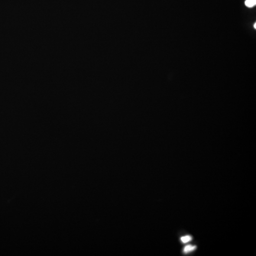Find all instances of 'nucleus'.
<instances>
[{
    "label": "nucleus",
    "mask_w": 256,
    "mask_h": 256,
    "mask_svg": "<svg viewBox=\"0 0 256 256\" xmlns=\"http://www.w3.org/2000/svg\"><path fill=\"white\" fill-rule=\"evenodd\" d=\"M192 239V238L191 236H184V237H181V240L182 241V242H183L184 243H187L188 242H189Z\"/></svg>",
    "instance_id": "nucleus-3"
},
{
    "label": "nucleus",
    "mask_w": 256,
    "mask_h": 256,
    "mask_svg": "<svg viewBox=\"0 0 256 256\" xmlns=\"http://www.w3.org/2000/svg\"><path fill=\"white\" fill-rule=\"evenodd\" d=\"M195 246H192L191 245H188L185 247L183 249V252L184 253H188L191 251H193L196 249Z\"/></svg>",
    "instance_id": "nucleus-1"
},
{
    "label": "nucleus",
    "mask_w": 256,
    "mask_h": 256,
    "mask_svg": "<svg viewBox=\"0 0 256 256\" xmlns=\"http://www.w3.org/2000/svg\"><path fill=\"white\" fill-rule=\"evenodd\" d=\"M254 26L255 27V28L256 29V23L254 24Z\"/></svg>",
    "instance_id": "nucleus-4"
},
{
    "label": "nucleus",
    "mask_w": 256,
    "mask_h": 256,
    "mask_svg": "<svg viewBox=\"0 0 256 256\" xmlns=\"http://www.w3.org/2000/svg\"><path fill=\"white\" fill-rule=\"evenodd\" d=\"M245 5L249 8L252 7L256 5V0H246Z\"/></svg>",
    "instance_id": "nucleus-2"
}]
</instances>
